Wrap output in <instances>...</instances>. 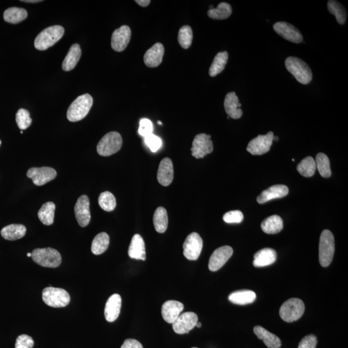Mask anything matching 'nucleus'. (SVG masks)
Returning <instances> with one entry per match:
<instances>
[{
    "instance_id": "obj_1",
    "label": "nucleus",
    "mask_w": 348,
    "mask_h": 348,
    "mask_svg": "<svg viewBox=\"0 0 348 348\" xmlns=\"http://www.w3.org/2000/svg\"><path fill=\"white\" fill-rule=\"evenodd\" d=\"M285 66L289 73L292 74L300 83L307 85L312 81V72L308 64L300 59L288 57L285 61Z\"/></svg>"
},
{
    "instance_id": "obj_2",
    "label": "nucleus",
    "mask_w": 348,
    "mask_h": 348,
    "mask_svg": "<svg viewBox=\"0 0 348 348\" xmlns=\"http://www.w3.org/2000/svg\"><path fill=\"white\" fill-rule=\"evenodd\" d=\"M93 105V98L88 94L79 96L72 103L66 113V117L71 122H79L87 115Z\"/></svg>"
},
{
    "instance_id": "obj_3",
    "label": "nucleus",
    "mask_w": 348,
    "mask_h": 348,
    "mask_svg": "<svg viewBox=\"0 0 348 348\" xmlns=\"http://www.w3.org/2000/svg\"><path fill=\"white\" fill-rule=\"evenodd\" d=\"M65 29L62 26H54L44 29L36 37L34 47L39 51H45L62 38Z\"/></svg>"
},
{
    "instance_id": "obj_4",
    "label": "nucleus",
    "mask_w": 348,
    "mask_h": 348,
    "mask_svg": "<svg viewBox=\"0 0 348 348\" xmlns=\"http://www.w3.org/2000/svg\"><path fill=\"white\" fill-rule=\"evenodd\" d=\"M31 258L34 262L45 268L58 267L62 261L60 252L51 248H36L32 252Z\"/></svg>"
},
{
    "instance_id": "obj_5",
    "label": "nucleus",
    "mask_w": 348,
    "mask_h": 348,
    "mask_svg": "<svg viewBox=\"0 0 348 348\" xmlns=\"http://www.w3.org/2000/svg\"><path fill=\"white\" fill-rule=\"evenodd\" d=\"M335 253V239L328 229L322 232L319 242V262L322 267H328L332 263Z\"/></svg>"
},
{
    "instance_id": "obj_6",
    "label": "nucleus",
    "mask_w": 348,
    "mask_h": 348,
    "mask_svg": "<svg viewBox=\"0 0 348 348\" xmlns=\"http://www.w3.org/2000/svg\"><path fill=\"white\" fill-rule=\"evenodd\" d=\"M42 298L47 305L53 308H63L70 303L69 293L62 288L47 287L42 292Z\"/></svg>"
},
{
    "instance_id": "obj_7",
    "label": "nucleus",
    "mask_w": 348,
    "mask_h": 348,
    "mask_svg": "<svg viewBox=\"0 0 348 348\" xmlns=\"http://www.w3.org/2000/svg\"><path fill=\"white\" fill-rule=\"evenodd\" d=\"M305 311V306L302 300L292 298L286 300L281 306L280 314L284 321L292 322L299 319Z\"/></svg>"
},
{
    "instance_id": "obj_8",
    "label": "nucleus",
    "mask_w": 348,
    "mask_h": 348,
    "mask_svg": "<svg viewBox=\"0 0 348 348\" xmlns=\"http://www.w3.org/2000/svg\"><path fill=\"white\" fill-rule=\"evenodd\" d=\"M122 144L123 140L120 133L108 132L98 143L97 152L101 156H110L119 151Z\"/></svg>"
},
{
    "instance_id": "obj_9",
    "label": "nucleus",
    "mask_w": 348,
    "mask_h": 348,
    "mask_svg": "<svg viewBox=\"0 0 348 348\" xmlns=\"http://www.w3.org/2000/svg\"><path fill=\"white\" fill-rule=\"evenodd\" d=\"M203 241L196 232L188 236L183 244V254L190 261H196L201 255Z\"/></svg>"
},
{
    "instance_id": "obj_10",
    "label": "nucleus",
    "mask_w": 348,
    "mask_h": 348,
    "mask_svg": "<svg viewBox=\"0 0 348 348\" xmlns=\"http://www.w3.org/2000/svg\"><path fill=\"white\" fill-rule=\"evenodd\" d=\"M214 145L211 135L199 134L195 137L191 148L192 155L196 159L203 158L213 152Z\"/></svg>"
},
{
    "instance_id": "obj_11",
    "label": "nucleus",
    "mask_w": 348,
    "mask_h": 348,
    "mask_svg": "<svg viewBox=\"0 0 348 348\" xmlns=\"http://www.w3.org/2000/svg\"><path fill=\"white\" fill-rule=\"evenodd\" d=\"M273 137L272 132H269L266 135H259L258 137L250 141L246 150L254 155L265 154L270 150Z\"/></svg>"
},
{
    "instance_id": "obj_12",
    "label": "nucleus",
    "mask_w": 348,
    "mask_h": 348,
    "mask_svg": "<svg viewBox=\"0 0 348 348\" xmlns=\"http://www.w3.org/2000/svg\"><path fill=\"white\" fill-rule=\"evenodd\" d=\"M57 172L51 167H33L29 169L27 176L33 180L36 186H42L56 178Z\"/></svg>"
},
{
    "instance_id": "obj_13",
    "label": "nucleus",
    "mask_w": 348,
    "mask_h": 348,
    "mask_svg": "<svg viewBox=\"0 0 348 348\" xmlns=\"http://www.w3.org/2000/svg\"><path fill=\"white\" fill-rule=\"evenodd\" d=\"M198 317L194 312H186L179 316L172 324L173 330L177 334L189 333L196 327Z\"/></svg>"
},
{
    "instance_id": "obj_14",
    "label": "nucleus",
    "mask_w": 348,
    "mask_h": 348,
    "mask_svg": "<svg viewBox=\"0 0 348 348\" xmlns=\"http://www.w3.org/2000/svg\"><path fill=\"white\" fill-rule=\"evenodd\" d=\"M75 213L79 225L86 227L90 223L91 215L90 200L87 196L83 195L79 197L75 206Z\"/></svg>"
},
{
    "instance_id": "obj_15",
    "label": "nucleus",
    "mask_w": 348,
    "mask_h": 348,
    "mask_svg": "<svg viewBox=\"0 0 348 348\" xmlns=\"http://www.w3.org/2000/svg\"><path fill=\"white\" fill-rule=\"evenodd\" d=\"M274 31L284 39L294 43H300L303 37L295 27L287 22H277L273 25Z\"/></svg>"
},
{
    "instance_id": "obj_16",
    "label": "nucleus",
    "mask_w": 348,
    "mask_h": 348,
    "mask_svg": "<svg viewBox=\"0 0 348 348\" xmlns=\"http://www.w3.org/2000/svg\"><path fill=\"white\" fill-rule=\"evenodd\" d=\"M234 250L230 246H224L217 248L212 254L208 263L209 270L216 271L223 267L233 255Z\"/></svg>"
},
{
    "instance_id": "obj_17",
    "label": "nucleus",
    "mask_w": 348,
    "mask_h": 348,
    "mask_svg": "<svg viewBox=\"0 0 348 348\" xmlns=\"http://www.w3.org/2000/svg\"><path fill=\"white\" fill-rule=\"evenodd\" d=\"M131 38V30L127 26H123L113 32L111 38V46L113 50L122 52L129 43Z\"/></svg>"
},
{
    "instance_id": "obj_18",
    "label": "nucleus",
    "mask_w": 348,
    "mask_h": 348,
    "mask_svg": "<svg viewBox=\"0 0 348 348\" xmlns=\"http://www.w3.org/2000/svg\"><path fill=\"white\" fill-rule=\"evenodd\" d=\"M183 310V304L177 300H168L162 306V317L165 321L173 324Z\"/></svg>"
},
{
    "instance_id": "obj_19",
    "label": "nucleus",
    "mask_w": 348,
    "mask_h": 348,
    "mask_svg": "<svg viewBox=\"0 0 348 348\" xmlns=\"http://www.w3.org/2000/svg\"><path fill=\"white\" fill-rule=\"evenodd\" d=\"M174 179V166L172 160L165 157L160 163L157 171V181L164 187L169 186Z\"/></svg>"
},
{
    "instance_id": "obj_20",
    "label": "nucleus",
    "mask_w": 348,
    "mask_h": 348,
    "mask_svg": "<svg viewBox=\"0 0 348 348\" xmlns=\"http://www.w3.org/2000/svg\"><path fill=\"white\" fill-rule=\"evenodd\" d=\"M289 189L286 185L276 184L264 191L257 198L259 204L265 203L271 200L282 198L287 196Z\"/></svg>"
},
{
    "instance_id": "obj_21",
    "label": "nucleus",
    "mask_w": 348,
    "mask_h": 348,
    "mask_svg": "<svg viewBox=\"0 0 348 348\" xmlns=\"http://www.w3.org/2000/svg\"><path fill=\"white\" fill-rule=\"evenodd\" d=\"M165 53L164 46L161 43H155L146 52L144 56L145 65L155 68L162 63Z\"/></svg>"
},
{
    "instance_id": "obj_22",
    "label": "nucleus",
    "mask_w": 348,
    "mask_h": 348,
    "mask_svg": "<svg viewBox=\"0 0 348 348\" xmlns=\"http://www.w3.org/2000/svg\"><path fill=\"white\" fill-rule=\"evenodd\" d=\"M122 303V297L117 293L110 296L108 298L105 308V317L108 322L115 321L119 317Z\"/></svg>"
},
{
    "instance_id": "obj_23",
    "label": "nucleus",
    "mask_w": 348,
    "mask_h": 348,
    "mask_svg": "<svg viewBox=\"0 0 348 348\" xmlns=\"http://www.w3.org/2000/svg\"><path fill=\"white\" fill-rule=\"evenodd\" d=\"M224 106L227 114L232 119H239L243 115V110L240 108L241 104L239 103L238 96L234 92L227 94Z\"/></svg>"
},
{
    "instance_id": "obj_24",
    "label": "nucleus",
    "mask_w": 348,
    "mask_h": 348,
    "mask_svg": "<svg viewBox=\"0 0 348 348\" xmlns=\"http://www.w3.org/2000/svg\"><path fill=\"white\" fill-rule=\"evenodd\" d=\"M277 254L272 248H264L254 255L253 265L255 267H265L272 265L277 260Z\"/></svg>"
},
{
    "instance_id": "obj_25",
    "label": "nucleus",
    "mask_w": 348,
    "mask_h": 348,
    "mask_svg": "<svg viewBox=\"0 0 348 348\" xmlns=\"http://www.w3.org/2000/svg\"><path fill=\"white\" fill-rule=\"evenodd\" d=\"M128 252L130 258L137 260H146L145 242L140 234H135L133 236Z\"/></svg>"
},
{
    "instance_id": "obj_26",
    "label": "nucleus",
    "mask_w": 348,
    "mask_h": 348,
    "mask_svg": "<svg viewBox=\"0 0 348 348\" xmlns=\"http://www.w3.org/2000/svg\"><path fill=\"white\" fill-rule=\"evenodd\" d=\"M253 332L259 339L262 340L268 348H280L281 340L275 335L269 332L268 330L260 326H256Z\"/></svg>"
},
{
    "instance_id": "obj_27",
    "label": "nucleus",
    "mask_w": 348,
    "mask_h": 348,
    "mask_svg": "<svg viewBox=\"0 0 348 348\" xmlns=\"http://www.w3.org/2000/svg\"><path fill=\"white\" fill-rule=\"evenodd\" d=\"M26 231V227L23 224H12L2 228L1 235L6 240L16 241L24 238Z\"/></svg>"
},
{
    "instance_id": "obj_28",
    "label": "nucleus",
    "mask_w": 348,
    "mask_h": 348,
    "mask_svg": "<svg viewBox=\"0 0 348 348\" xmlns=\"http://www.w3.org/2000/svg\"><path fill=\"white\" fill-rule=\"evenodd\" d=\"M81 56V49L78 44L76 43L71 46L67 54L64 59L62 64L63 71H71L73 70L80 61Z\"/></svg>"
},
{
    "instance_id": "obj_29",
    "label": "nucleus",
    "mask_w": 348,
    "mask_h": 348,
    "mask_svg": "<svg viewBox=\"0 0 348 348\" xmlns=\"http://www.w3.org/2000/svg\"><path fill=\"white\" fill-rule=\"evenodd\" d=\"M256 299V293L253 291L243 290L236 291L229 295L228 300L238 305H246L254 302Z\"/></svg>"
},
{
    "instance_id": "obj_30",
    "label": "nucleus",
    "mask_w": 348,
    "mask_h": 348,
    "mask_svg": "<svg viewBox=\"0 0 348 348\" xmlns=\"http://www.w3.org/2000/svg\"><path fill=\"white\" fill-rule=\"evenodd\" d=\"M261 228L268 234L280 233L283 228V221L280 216L273 215L268 217L261 223Z\"/></svg>"
},
{
    "instance_id": "obj_31",
    "label": "nucleus",
    "mask_w": 348,
    "mask_h": 348,
    "mask_svg": "<svg viewBox=\"0 0 348 348\" xmlns=\"http://www.w3.org/2000/svg\"><path fill=\"white\" fill-rule=\"evenodd\" d=\"M56 205L53 202H48L42 205L39 210L38 216L42 223L50 226L54 223Z\"/></svg>"
},
{
    "instance_id": "obj_32",
    "label": "nucleus",
    "mask_w": 348,
    "mask_h": 348,
    "mask_svg": "<svg viewBox=\"0 0 348 348\" xmlns=\"http://www.w3.org/2000/svg\"><path fill=\"white\" fill-rule=\"evenodd\" d=\"M153 222L155 230L158 233L163 234L166 231L169 224V218L166 209L164 207H159L155 211L154 217H153Z\"/></svg>"
},
{
    "instance_id": "obj_33",
    "label": "nucleus",
    "mask_w": 348,
    "mask_h": 348,
    "mask_svg": "<svg viewBox=\"0 0 348 348\" xmlns=\"http://www.w3.org/2000/svg\"><path fill=\"white\" fill-rule=\"evenodd\" d=\"M109 243V236L105 232H101L93 239L91 250L95 255H101L107 250Z\"/></svg>"
},
{
    "instance_id": "obj_34",
    "label": "nucleus",
    "mask_w": 348,
    "mask_h": 348,
    "mask_svg": "<svg viewBox=\"0 0 348 348\" xmlns=\"http://www.w3.org/2000/svg\"><path fill=\"white\" fill-rule=\"evenodd\" d=\"M228 53L226 51L221 52L214 58L209 70V75L215 77L223 72L228 62Z\"/></svg>"
},
{
    "instance_id": "obj_35",
    "label": "nucleus",
    "mask_w": 348,
    "mask_h": 348,
    "mask_svg": "<svg viewBox=\"0 0 348 348\" xmlns=\"http://www.w3.org/2000/svg\"><path fill=\"white\" fill-rule=\"evenodd\" d=\"M28 16L26 9L18 7H11L4 12V20L10 24H18L25 20Z\"/></svg>"
},
{
    "instance_id": "obj_36",
    "label": "nucleus",
    "mask_w": 348,
    "mask_h": 348,
    "mask_svg": "<svg viewBox=\"0 0 348 348\" xmlns=\"http://www.w3.org/2000/svg\"><path fill=\"white\" fill-rule=\"evenodd\" d=\"M232 13V9L230 5L222 2L218 5L217 8L209 9L207 14L210 18L216 19V20H223L229 18Z\"/></svg>"
},
{
    "instance_id": "obj_37",
    "label": "nucleus",
    "mask_w": 348,
    "mask_h": 348,
    "mask_svg": "<svg viewBox=\"0 0 348 348\" xmlns=\"http://www.w3.org/2000/svg\"><path fill=\"white\" fill-rule=\"evenodd\" d=\"M328 9L331 14L335 16L338 23L340 25L344 24L346 21L347 12L341 4L335 0H330L328 2Z\"/></svg>"
},
{
    "instance_id": "obj_38",
    "label": "nucleus",
    "mask_w": 348,
    "mask_h": 348,
    "mask_svg": "<svg viewBox=\"0 0 348 348\" xmlns=\"http://www.w3.org/2000/svg\"><path fill=\"white\" fill-rule=\"evenodd\" d=\"M315 164L320 176L324 178H328L332 176L330 159L327 155L323 153H318L316 156Z\"/></svg>"
},
{
    "instance_id": "obj_39",
    "label": "nucleus",
    "mask_w": 348,
    "mask_h": 348,
    "mask_svg": "<svg viewBox=\"0 0 348 348\" xmlns=\"http://www.w3.org/2000/svg\"><path fill=\"white\" fill-rule=\"evenodd\" d=\"M297 171L300 175L306 177H310L314 175L316 168L315 159L312 157L305 158L299 164L297 165Z\"/></svg>"
},
{
    "instance_id": "obj_40",
    "label": "nucleus",
    "mask_w": 348,
    "mask_h": 348,
    "mask_svg": "<svg viewBox=\"0 0 348 348\" xmlns=\"http://www.w3.org/2000/svg\"><path fill=\"white\" fill-rule=\"evenodd\" d=\"M179 45L184 49H188L191 46L193 40V31L191 27L184 26L179 29L178 33Z\"/></svg>"
},
{
    "instance_id": "obj_41",
    "label": "nucleus",
    "mask_w": 348,
    "mask_h": 348,
    "mask_svg": "<svg viewBox=\"0 0 348 348\" xmlns=\"http://www.w3.org/2000/svg\"><path fill=\"white\" fill-rule=\"evenodd\" d=\"M98 202L101 208L105 211H113L116 207L115 197L110 192L101 193L99 196Z\"/></svg>"
},
{
    "instance_id": "obj_42",
    "label": "nucleus",
    "mask_w": 348,
    "mask_h": 348,
    "mask_svg": "<svg viewBox=\"0 0 348 348\" xmlns=\"http://www.w3.org/2000/svg\"><path fill=\"white\" fill-rule=\"evenodd\" d=\"M16 121L18 127L21 130L27 129L30 127L32 123L30 113L28 110L21 108L16 113Z\"/></svg>"
},
{
    "instance_id": "obj_43",
    "label": "nucleus",
    "mask_w": 348,
    "mask_h": 348,
    "mask_svg": "<svg viewBox=\"0 0 348 348\" xmlns=\"http://www.w3.org/2000/svg\"><path fill=\"white\" fill-rule=\"evenodd\" d=\"M145 142L152 152H156L162 146V141L154 134L144 137Z\"/></svg>"
},
{
    "instance_id": "obj_44",
    "label": "nucleus",
    "mask_w": 348,
    "mask_h": 348,
    "mask_svg": "<svg viewBox=\"0 0 348 348\" xmlns=\"http://www.w3.org/2000/svg\"><path fill=\"white\" fill-rule=\"evenodd\" d=\"M153 130H154V127H153L151 121L146 119V118L140 120L138 133L141 136L147 137L148 135L153 134Z\"/></svg>"
},
{
    "instance_id": "obj_45",
    "label": "nucleus",
    "mask_w": 348,
    "mask_h": 348,
    "mask_svg": "<svg viewBox=\"0 0 348 348\" xmlns=\"http://www.w3.org/2000/svg\"><path fill=\"white\" fill-rule=\"evenodd\" d=\"M243 219V214L239 211L227 212L223 216V220L227 223H241Z\"/></svg>"
},
{
    "instance_id": "obj_46",
    "label": "nucleus",
    "mask_w": 348,
    "mask_h": 348,
    "mask_svg": "<svg viewBox=\"0 0 348 348\" xmlns=\"http://www.w3.org/2000/svg\"><path fill=\"white\" fill-rule=\"evenodd\" d=\"M34 342L33 338L26 334H22L17 338L15 348H33Z\"/></svg>"
},
{
    "instance_id": "obj_47",
    "label": "nucleus",
    "mask_w": 348,
    "mask_h": 348,
    "mask_svg": "<svg viewBox=\"0 0 348 348\" xmlns=\"http://www.w3.org/2000/svg\"><path fill=\"white\" fill-rule=\"evenodd\" d=\"M317 342V338L315 335H308L300 340L298 348H316Z\"/></svg>"
},
{
    "instance_id": "obj_48",
    "label": "nucleus",
    "mask_w": 348,
    "mask_h": 348,
    "mask_svg": "<svg viewBox=\"0 0 348 348\" xmlns=\"http://www.w3.org/2000/svg\"><path fill=\"white\" fill-rule=\"evenodd\" d=\"M121 348H143V347L137 340L128 339L125 340Z\"/></svg>"
},
{
    "instance_id": "obj_49",
    "label": "nucleus",
    "mask_w": 348,
    "mask_h": 348,
    "mask_svg": "<svg viewBox=\"0 0 348 348\" xmlns=\"http://www.w3.org/2000/svg\"><path fill=\"white\" fill-rule=\"evenodd\" d=\"M135 2H136L138 5H140V6L143 7L149 6L150 2H151L150 0H136V1Z\"/></svg>"
},
{
    "instance_id": "obj_50",
    "label": "nucleus",
    "mask_w": 348,
    "mask_h": 348,
    "mask_svg": "<svg viewBox=\"0 0 348 348\" xmlns=\"http://www.w3.org/2000/svg\"><path fill=\"white\" fill-rule=\"evenodd\" d=\"M24 2H27V3H38V2H40L41 1H39V0H28V1H21Z\"/></svg>"
},
{
    "instance_id": "obj_51",
    "label": "nucleus",
    "mask_w": 348,
    "mask_h": 348,
    "mask_svg": "<svg viewBox=\"0 0 348 348\" xmlns=\"http://www.w3.org/2000/svg\"><path fill=\"white\" fill-rule=\"evenodd\" d=\"M196 327H197V328H201V323L197 322Z\"/></svg>"
},
{
    "instance_id": "obj_52",
    "label": "nucleus",
    "mask_w": 348,
    "mask_h": 348,
    "mask_svg": "<svg viewBox=\"0 0 348 348\" xmlns=\"http://www.w3.org/2000/svg\"><path fill=\"white\" fill-rule=\"evenodd\" d=\"M278 140H279L278 137H277V136H274L273 137V141H278Z\"/></svg>"
},
{
    "instance_id": "obj_53",
    "label": "nucleus",
    "mask_w": 348,
    "mask_h": 348,
    "mask_svg": "<svg viewBox=\"0 0 348 348\" xmlns=\"http://www.w3.org/2000/svg\"><path fill=\"white\" fill-rule=\"evenodd\" d=\"M27 256H28V257H31V256H32V253H27Z\"/></svg>"
},
{
    "instance_id": "obj_54",
    "label": "nucleus",
    "mask_w": 348,
    "mask_h": 348,
    "mask_svg": "<svg viewBox=\"0 0 348 348\" xmlns=\"http://www.w3.org/2000/svg\"><path fill=\"white\" fill-rule=\"evenodd\" d=\"M158 124L162 125V123L161 122H158Z\"/></svg>"
},
{
    "instance_id": "obj_55",
    "label": "nucleus",
    "mask_w": 348,
    "mask_h": 348,
    "mask_svg": "<svg viewBox=\"0 0 348 348\" xmlns=\"http://www.w3.org/2000/svg\"><path fill=\"white\" fill-rule=\"evenodd\" d=\"M1 144H2V142H1V140H0V145H1Z\"/></svg>"
},
{
    "instance_id": "obj_56",
    "label": "nucleus",
    "mask_w": 348,
    "mask_h": 348,
    "mask_svg": "<svg viewBox=\"0 0 348 348\" xmlns=\"http://www.w3.org/2000/svg\"><path fill=\"white\" fill-rule=\"evenodd\" d=\"M192 348H197V347H192Z\"/></svg>"
}]
</instances>
